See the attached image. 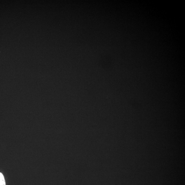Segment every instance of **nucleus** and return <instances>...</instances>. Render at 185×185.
<instances>
[{"label":"nucleus","mask_w":185,"mask_h":185,"mask_svg":"<svg viewBox=\"0 0 185 185\" xmlns=\"http://www.w3.org/2000/svg\"><path fill=\"white\" fill-rule=\"evenodd\" d=\"M0 185H6V182L4 175L1 172H0Z\"/></svg>","instance_id":"nucleus-1"}]
</instances>
